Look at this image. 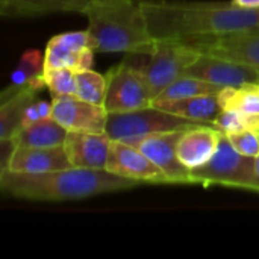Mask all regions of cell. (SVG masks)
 I'll return each instance as SVG.
<instances>
[{
  "mask_svg": "<svg viewBox=\"0 0 259 259\" xmlns=\"http://www.w3.org/2000/svg\"><path fill=\"white\" fill-rule=\"evenodd\" d=\"M226 135V134H225ZM231 144L244 156H259V132L255 129H244L241 132H234L226 135Z\"/></svg>",
  "mask_w": 259,
  "mask_h": 259,
  "instance_id": "26",
  "label": "cell"
},
{
  "mask_svg": "<svg viewBox=\"0 0 259 259\" xmlns=\"http://www.w3.org/2000/svg\"><path fill=\"white\" fill-rule=\"evenodd\" d=\"M105 109L108 114L127 112L150 106L153 96L141 68L121 62L106 74Z\"/></svg>",
  "mask_w": 259,
  "mask_h": 259,
  "instance_id": "7",
  "label": "cell"
},
{
  "mask_svg": "<svg viewBox=\"0 0 259 259\" xmlns=\"http://www.w3.org/2000/svg\"><path fill=\"white\" fill-rule=\"evenodd\" d=\"M73 167L64 146L58 147H17L8 168L27 175H44Z\"/></svg>",
  "mask_w": 259,
  "mask_h": 259,
  "instance_id": "14",
  "label": "cell"
},
{
  "mask_svg": "<svg viewBox=\"0 0 259 259\" xmlns=\"http://www.w3.org/2000/svg\"><path fill=\"white\" fill-rule=\"evenodd\" d=\"M106 170L140 184H168L162 170L140 149L118 140H111Z\"/></svg>",
  "mask_w": 259,
  "mask_h": 259,
  "instance_id": "10",
  "label": "cell"
},
{
  "mask_svg": "<svg viewBox=\"0 0 259 259\" xmlns=\"http://www.w3.org/2000/svg\"><path fill=\"white\" fill-rule=\"evenodd\" d=\"M94 0H0L2 17H38L52 12H80Z\"/></svg>",
  "mask_w": 259,
  "mask_h": 259,
  "instance_id": "16",
  "label": "cell"
},
{
  "mask_svg": "<svg viewBox=\"0 0 259 259\" xmlns=\"http://www.w3.org/2000/svg\"><path fill=\"white\" fill-rule=\"evenodd\" d=\"M152 105L162 111L176 114L179 117L199 123H208V124H211L223 111L219 102V94L188 97L175 102H155Z\"/></svg>",
  "mask_w": 259,
  "mask_h": 259,
  "instance_id": "17",
  "label": "cell"
},
{
  "mask_svg": "<svg viewBox=\"0 0 259 259\" xmlns=\"http://www.w3.org/2000/svg\"><path fill=\"white\" fill-rule=\"evenodd\" d=\"M94 49L76 50L64 42H61L56 36L50 38L46 52H44V68H71L74 71H82L91 68L94 59Z\"/></svg>",
  "mask_w": 259,
  "mask_h": 259,
  "instance_id": "18",
  "label": "cell"
},
{
  "mask_svg": "<svg viewBox=\"0 0 259 259\" xmlns=\"http://www.w3.org/2000/svg\"><path fill=\"white\" fill-rule=\"evenodd\" d=\"M223 109H237L247 115H259V83L226 87L219 94Z\"/></svg>",
  "mask_w": 259,
  "mask_h": 259,
  "instance_id": "22",
  "label": "cell"
},
{
  "mask_svg": "<svg viewBox=\"0 0 259 259\" xmlns=\"http://www.w3.org/2000/svg\"><path fill=\"white\" fill-rule=\"evenodd\" d=\"M225 90V87H220L217 83L203 80L196 76L182 74L176 80H173L158 97L152 102H175L181 99L188 97H197V96H208V94H220Z\"/></svg>",
  "mask_w": 259,
  "mask_h": 259,
  "instance_id": "20",
  "label": "cell"
},
{
  "mask_svg": "<svg viewBox=\"0 0 259 259\" xmlns=\"http://www.w3.org/2000/svg\"><path fill=\"white\" fill-rule=\"evenodd\" d=\"M181 42L190 46L200 55L223 58L259 68V26L226 33L181 39Z\"/></svg>",
  "mask_w": 259,
  "mask_h": 259,
  "instance_id": "8",
  "label": "cell"
},
{
  "mask_svg": "<svg viewBox=\"0 0 259 259\" xmlns=\"http://www.w3.org/2000/svg\"><path fill=\"white\" fill-rule=\"evenodd\" d=\"M222 132L211 124L200 123L185 129L178 141V156L190 168L206 164L215 153Z\"/></svg>",
  "mask_w": 259,
  "mask_h": 259,
  "instance_id": "13",
  "label": "cell"
},
{
  "mask_svg": "<svg viewBox=\"0 0 259 259\" xmlns=\"http://www.w3.org/2000/svg\"><path fill=\"white\" fill-rule=\"evenodd\" d=\"M252 191H259V156L255 158V178H253Z\"/></svg>",
  "mask_w": 259,
  "mask_h": 259,
  "instance_id": "29",
  "label": "cell"
},
{
  "mask_svg": "<svg viewBox=\"0 0 259 259\" xmlns=\"http://www.w3.org/2000/svg\"><path fill=\"white\" fill-rule=\"evenodd\" d=\"M74 96L85 102L103 106L106 96V76L96 73L91 68L76 71Z\"/></svg>",
  "mask_w": 259,
  "mask_h": 259,
  "instance_id": "23",
  "label": "cell"
},
{
  "mask_svg": "<svg viewBox=\"0 0 259 259\" xmlns=\"http://www.w3.org/2000/svg\"><path fill=\"white\" fill-rule=\"evenodd\" d=\"M64 149L73 167L106 170L111 138L106 132L97 134L68 131L64 141Z\"/></svg>",
  "mask_w": 259,
  "mask_h": 259,
  "instance_id": "12",
  "label": "cell"
},
{
  "mask_svg": "<svg viewBox=\"0 0 259 259\" xmlns=\"http://www.w3.org/2000/svg\"><path fill=\"white\" fill-rule=\"evenodd\" d=\"M46 87L44 76L24 85L8 99L0 100V140H14L23 129L26 108L35 102L36 94Z\"/></svg>",
  "mask_w": 259,
  "mask_h": 259,
  "instance_id": "15",
  "label": "cell"
},
{
  "mask_svg": "<svg viewBox=\"0 0 259 259\" xmlns=\"http://www.w3.org/2000/svg\"><path fill=\"white\" fill-rule=\"evenodd\" d=\"M193 184L222 185L228 188L250 190L255 178V158L241 155L225 134L220 137L214 156L202 167L191 170Z\"/></svg>",
  "mask_w": 259,
  "mask_h": 259,
  "instance_id": "5",
  "label": "cell"
},
{
  "mask_svg": "<svg viewBox=\"0 0 259 259\" xmlns=\"http://www.w3.org/2000/svg\"><path fill=\"white\" fill-rule=\"evenodd\" d=\"M258 132H259V131H258Z\"/></svg>",
  "mask_w": 259,
  "mask_h": 259,
  "instance_id": "30",
  "label": "cell"
},
{
  "mask_svg": "<svg viewBox=\"0 0 259 259\" xmlns=\"http://www.w3.org/2000/svg\"><path fill=\"white\" fill-rule=\"evenodd\" d=\"M211 126H214L215 129L226 135L241 132L244 129H249V115L237 109H223L220 115L211 123Z\"/></svg>",
  "mask_w": 259,
  "mask_h": 259,
  "instance_id": "25",
  "label": "cell"
},
{
  "mask_svg": "<svg viewBox=\"0 0 259 259\" xmlns=\"http://www.w3.org/2000/svg\"><path fill=\"white\" fill-rule=\"evenodd\" d=\"M149 56L147 64L141 67V71L155 100L158 94L185 73L200 53L181 41L161 39L156 41V47Z\"/></svg>",
  "mask_w": 259,
  "mask_h": 259,
  "instance_id": "6",
  "label": "cell"
},
{
  "mask_svg": "<svg viewBox=\"0 0 259 259\" xmlns=\"http://www.w3.org/2000/svg\"><path fill=\"white\" fill-rule=\"evenodd\" d=\"M184 131L155 134L135 144L137 149L162 170L168 184H193L191 170L178 156V141Z\"/></svg>",
  "mask_w": 259,
  "mask_h": 259,
  "instance_id": "9",
  "label": "cell"
},
{
  "mask_svg": "<svg viewBox=\"0 0 259 259\" xmlns=\"http://www.w3.org/2000/svg\"><path fill=\"white\" fill-rule=\"evenodd\" d=\"M52 109H53V105L52 102H44V100H35L32 102L27 108H26V112H24V118H23V126L27 127L39 120H44V118H50L52 117Z\"/></svg>",
  "mask_w": 259,
  "mask_h": 259,
  "instance_id": "27",
  "label": "cell"
},
{
  "mask_svg": "<svg viewBox=\"0 0 259 259\" xmlns=\"http://www.w3.org/2000/svg\"><path fill=\"white\" fill-rule=\"evenodd\" d=\"M44 80L52 97L74 96L76 93V71L71 68L44 70Z\"/></svg>",
  "mask_w": 259,
  "mask_h": 259,
  "instance_id": "24",
  "label": "cell"
},
{
  "mask_svg": "<svg viewBox=\"0 0 259 259\" xmlns=\"http://www.w3.org/2000/svg\"><path fill=\"white\" fill-rule=\"evenodd\" d=\"M196 124L200 123L179 117L176 114L162 111L150 105L135 111L108 114L105 132L111 140H118L135 146L138 141H141L146 137L181 131Z\"/></svg>",
  "mask_w": 259,
  "mask_h": 259,
  "instance_id": "4",
  "label": "cell"
},
{
  "mask_svg": "<svg viewBox=\"0 0 259 259\" xmlns=\"http://www.w3.org/2000/svg\"><path fill=\"white\" fill-rule=\"evenodd\" d=\"M44 56L41 55V52L38 50H26L15 70L11 73V85L8 88H5L0 94V100L8 99L11 94H14L15 91H18L20 88H23L24 85L30 83L32 80L44 76Z\"/></svg>",
  "mask_w": 259,
  "mask_h": 259,
  "instance_id": "21",
  "label": "cell"
},
{
  "mask_svg": "<svg viewBox=\"0 0 259 259\" xmlns=\"http://www.w3.org/2000/svg\"><path fill=\"white\" fill-rule=\"evenodd\" d=\"M52 117L67 131L105 132L108 111L105 106L85 102L76 96L52 97Z\"/></svg>",
  "mask_w": 259,
  "mask_h": 259,
  "instance_id": "11",
  "label": "cell"
},
{
  "mask_svg": "<svg viewBox=\"0 0 259 259\" xmlns=\"http://www.w3.org/2000/svg\"><path fill=\"white\" fill-rule=\"evenodd\" d=\"M147 26L155 41L188 39L259 26V9L234 2L143 0Z\"/></svg>",
  "mask_w": 259,
  "mask_h": 259,
  "instance_id": "1",
  "label": "cell"
},
{
  "mask_svg": "<svg viewBox=\"0 0 259 259\" xmlns=\"http://www.w3.org/2000/svg\"><path fill=\"white\" fill-rule=\"evenodd\" d=\"M91 47L102 53L152 55V38L143 0H94L83 12Z\"/></svg>",
  "mask_w": 259,
  "mask_h": 259,
  "instance_id": "3",
  "label": "cell"
},
{
  "mask_svg": "<svg viewBox=\"0 0 259 259\" xmlns=\"http://www.w3.org/2000/svg\"><path fill=\"white\" fill-rule=\"evenodd\" d=\"M68 131L53 117L24 127L15 138L17 147H58L64 146Z\"/></svg>",
  "mask_w": 259,
  "mask_h": 259,
  "instance_id": "19",
  "label": "cell"
},
{
  "mask_svg": "<svg viewBox=\"0 0 259 259\" xmlns=\"http://www.w3.org/2000/svg\"><path fill=\"white\" fill-rule=\"evenodd\" d=\"M237 6L246 9H259V0H232Z\"/></svg>",
  "mask_w": 259,
  "mask_h": 259,
  "instance_id": "28",
  "label": "cell"
},
{
  "mask_svg": "<svg viewBox=\"0 0 259 259\" xmlns=\"http://www.w3.org/2000/svg\"><path fill=\"white\" fill-rule=\"evenodd\" d=\"M140 182L109 173L108 170L70 167L44 175H27L0 170V188L3 193L24 200L62 202L80 200L105 193L132 190Z\"/></svg>",
  "mask_w": 259,
  "mask_h": 259,
  "instance_id": "2",
  "label": "cell"
}]
</instances>
